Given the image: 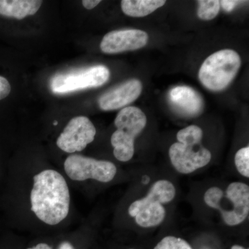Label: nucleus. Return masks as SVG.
I'll return each mask as SVG.
<instances>
[{"instance_id": "f257e3e1", "label": "nucleus", "mask_w": 249, "mask_h": 249, "mask_svg": "<svg viewBox=\"0 0 249 249\" xmlns=\"http://www.w3.org/2000/svg\"><path fill=\"white\" fill-rule=\"evenodd\" d=\"M31 209L36 217L48 225H57L70 212L68 185L61 174L45 170L34 177L30 194Z\"/></svg>"}, {"instance_id": "ddd939ff", "label": "nucleus", "mask_w": 249, "mask_h": 249, "mask_svg": "<svg viewBox=\"0 0 249 249\" xmlns=\"http://www.w3.org/2000/svg\"><path fill=\"white\" fill-rule=\"evenodd\" d=\"M42 2L40 0H0V16L20 20L35 15Z\"/></svg>"}, {"instance_id": "412c9836", "label": "nucleus", "mask_w": 249, "mask_h": 249, "mask_svg": "<svg viewBox=\"0 0 249 249\" xmlns=\"http://www.w3.org/2000/svg\"><path fill=\"white\" fill-rule=\"evenodd\" d=\"M27 249H52V247L46 243H40L37 244V245L34 246V247H31Z\"/></svg>"}, {"instance_id": "9d476101", "label": "nucleus", "mask_w": 249, "mask_h": 249, "mask_svg": "<svg viewBox=\"0 0 249 249\" xmlns=\"http://www.w3.org/2000/svg\"><path fill=\"white\" fill-rule=\"evenodd\" d=\"M147 41V33L139 29L112 31L103 37L100 48L105 53H119L142 48Z\"/></svg>"}, {"instance_id": "7ed1b4c3", "label": "nucleus", "mask_w": 249, "mask_h": 249, "mask_svg": "<svg viewBox=\"0 0 249 249\" xmlns=\"http://www.w3.org/2000/svg\"><path fill=\"white\" fill-rule=\"evenodd\" d=\"M205 203L220 212L223 220L231 227L238 225L248 217L249 187L242 182H232L226 191L214 186L205 193Z\"/></svg>"}, {"instance_id": "2eb2a0df", "label": "nucleus", "mask_w": 249, "mask_h": 249, "mask_svg": "<svg viewBox=\"0 0 249 249\" xmlns=\"http://www.w3.org/2000/svg\"><path fill=\"white\" fill-rule=\"evenodd\" d=\"M199 8L197 10L198 18L203 20H211L219 14L220 4L217 0H200L197 1Z\"/></svg>"}, {"instance_id": "9b49d317", "label": "nucleus", "mask_w": 249, "mask_h": 249, "mask_svg": "<svg viewBox=\"0 0 249 249\" xmlns=\"http://www.w3.org/2000/svg\"><path fill=\"white\" fill-rule=\"evenodd\" d=\"M142 91L140 80H129L103 93L98 99V106L103 111L116 110L133 103Z\"/></svg>"}, {"instance_id": "393cba45", "label": "nucleus", "mask_w": 249, "mask_h": 249, "mask_svg": "<svg viewBox=\"0 0 249 249\" xmlns=\"http://www.w3.org/2000/svg\"></svg>"}, {"instance_id": "f8f14e48", "label": "nucleus", "mask_w": 249, "mask_h": 249, "mask_svg": "<svg viewBox=\"0 0 249 249\" xmlns=\"http://www.w3.org/2000/svg\"><path fill=\"white\" fill-rule=\"evenodd\" d=\"M169 101L177 112L186 117L199 115L204 109V101L197 91L188 86H178L170 91Z\"/></svg>"}, {"instance_id": "dca6fc26", "label": "nucleus", "mask_w": 249, "mask_h": 249, "mask_svg": "<svg viewBox=\"0 0 249 249\" xmlns=\"http://www.w3.org/2000/svg\"><path fill=\"white\" fill-rule=\"evenodd\" d=\"M235 163L237 171L245 178H249V147L241 148L235 156Z\"/></svg>"}, {"instance_id": "6ab92c4d", "label": "nucleus", "mask_w": 249, "mask_h": 249, "mask_svg": "<svg viewBox=\"0 0 249 249\" xmlns=\"http://www.w3.org/2000/svg\"><path fill=\"white\" fill-rule=\"evenodd\" d=\"M245 2L244 1H237V0H222L219 1V4L222 6L223 9L227 12H231L237 5Z\"/></svg>"}, {"instance_id": "b1692460", "label": "nucleus", "mask_w": 249, "mask_h": 249, "mask_svg": "<svg viewBox=\"0 0 249 249\" xmlns=\"http://www.w3.org/2000/svg\"><path fill=\"white\" fill-rule=\"evenodd\" d=\"M53 124H54V125H56V124H58V122H57L56 121H54Z\"/></svg>"}, {"instance_id": "423d86ee", "label": "nucleus", "mask_w": 249, "mask_h": 249, "mask_svg": "<svg viewBox=\"0 0 249 249\" xmlns=\"http://www.w3.org/2000/svg\"><path fill=\"white\" fill-rule=\"evenodd\" d=\"M240 67V55L231 49H223L204 60L199 71V80L211 91H222L235 78Z\"/></svg>"}, {"instance_id": "5701e85b", "label": "nucleus", "mask_w": 249, "mask_h": 249, "mask_svg": "<svg viewBox=\"0 0 249 249\" xmlns=\"http://www.w3.org/2000/svg\"><path fill=\"white\" fill-rule=\"evenodd\" d=\"M231 249H245V247H242V246L240 245H234L231 247Z\"/></svg>"}, {"instance_id": "6e6552de", "label": "nucleus", "mask_w": 249, "mask_h": 249, "mask_svg": "<svg viewBox=\"0 0 249 249\" xmlns=\"http://www.w3.org/2000/svg\"><path fill=\"white\" fill-rule=\"evenodd\" d=\"M67 176L73 181H83L94 179L99 182L112 181L117 169L112 162L97 160L91 157L73 154L64 163Z\"/></svg>"}, {"instance_id": "aec40b11", "label": "nucleus", "mask_w": 249, "mask_h": 249, "mask_svg": "<svg viewBox=\"0 0 249 249\" xmlns=\"http://www.w3.org/2000/svg\"><path fill=\"white\" fill-rule=\"evenodd\" d=\"M101 2V0H83L82 1V4H83L85 9L91 10L96 7Z\"/></svg>"}, {"instance_id": "a878e982", "label": "nucleus", "mask_w": 249, "mask_h": 249, "mask_svg": "<svg viewBox=\"0 0 249 249\" xmlns=\"http://www.w3.org/2000/svg\"></svg>"}, {"instance_id": "39448f33", "label": "nucleus", "mask_w": 249, "mask_h": 249, "mask_svg": "<svg viewBox=\"0 0 249 249\" xmlns=\"http://www.w3.org/2000/svg\"><path fill=\"white\" fill-rule=\"evenodd\" d=\"M147 124V117L142 109L137 107L123 108L116 116L114 124L116 130L111 137L116 160L127 162L134 154V141L142 133Z\"/></svg>"}, {"instance_id": "0eeeda50", "label": "nucleus", "mask_w": 249, "mask_h": 249, "mask_svg": "<svg viewBox=\"0 0 249 249\" xmlns=\"http://www.w3.org/2000/svg\"><path fill=\"white\" fill-rule=\"evenodd\" d=\"M109 76L107 67L94 65L57 73L51 78L49 87L53 93L65 94L102 86L107 83Z\"/></svg>"}, {"instance_id": "1a4fd4ad", "label": "nucleus", "mask_w": 249, "mask_h": 249, "mask_svg": "<svg viewBox=\"0 0 249 249\" xmlns=\"http://www.w3.org/2000/svg\"><path fill=\"white\" fill-rule=\"evenodd\" d=\"M96 129L89 119L84 116L73 118L56 141L59 148L67 153L83 151L96 137Z\"/></svg>"}, {"instance_id": "a211bd4d", "label": "nucleus", "mask_w": 249, "mask_h": 249, "mask_svg": "<svg viewBox=\"0 0 249 249\" xmlns=\"http://www.w3.org/2000/svg\"><path fill=\"white\" fill-rule=\"evenodd\" d=\"M11 91V86L9 80L0 76V101L7 97Z\"/></svg>"}, {"instance_id": "4be33fe9", "label": "nucleus", "mask_w": 249, "mask_h": 249, "mask_svg": "<svg viewBox=\"0 0 249 249\" xmlns=\"http://www.w3.org/2000/svg\"><path fill=\"white\" fill-rule=\"evenodd\" d=\"M58 249H74V248L70 242H64L59 245Z\"/></svg>"}, {"instance_id": "f03ea898", "label": "nucleus", "mask_w": 249, "mask_h": 249, "mask_svg": "<svg viewBox=\"0 0 249 249\" xmlns=\"http://www.w3.org/2000/svg\"><path fill=\"white\" fill-rule=\"evenodd\" d=\"M178 142L169 149L172 164L178 173L190 174L209 164L211 152L203 146V131L198 126L190 125L178 131Z\"/></svg>"}, {"instance_id": "4468645a", "label": "nucleus", "mask_w": 249, "mask_h": 249, "mask_svg": "<svg viewBox=\"0 0 249 249\" xmlns=\"http://www.w3.org/2000/svg\"><path fill=\"white\" fill-rule=\"evenodd\" d=\"M166 1L163 0H123L121 9L126 16L133 18H142L148 16Z\"/></svg>"}, {"instance_id": "f3484780", "label": "nucleus", "mask_w": 249, "mask_h": 249, "mask_svg": "<svg viewBox=\"0 0 249 249\" xmlns=\"http://www.w3.org/2000/svg\"><path fill=\"white\" fill-rule=\"evenodd\" d=\"M154 249H193L186 240L174 236H167Z\"/></svg>"}, {"instance_id": "20e7f679", "label": "nucleus", "mask_w": 249, "mask_h": 249, "mask_svg": "<svg viewBox=\"0 0 249 249\" xmlns=\"http://www.w3.org/2000/svg\"><path fill=\"white\" fill-rule=\"evenodd\" d=\"M176 189L168 180H160L152 185L148 194L142 199L134 201L129 206L128 213L135 218L140 227L150 228L160 225L165 217L163 204L175 199Z\"/></svg>"}]
</instances>
